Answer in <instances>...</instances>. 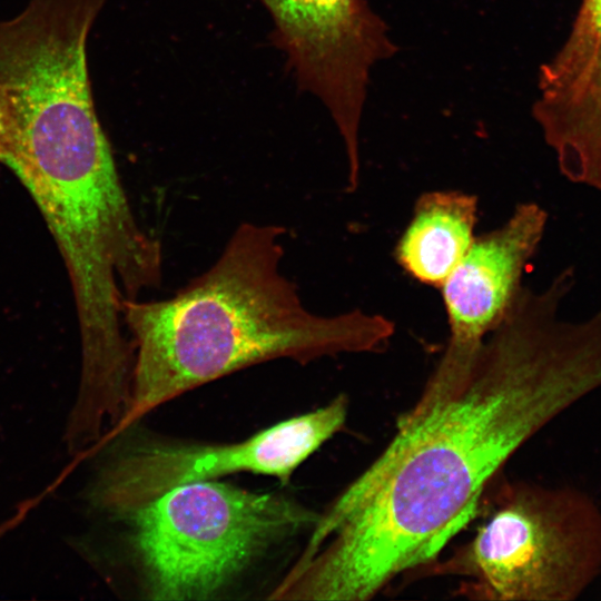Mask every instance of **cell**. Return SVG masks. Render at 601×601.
Masks as SVG:
<instances>
[{"label": "cell", "mask_w": 601, "mask_h": 601, "mask_svg": "<svg viewBox=\"0 0 601 601\" xmlns=\"http://www.w3.org/2000/svg\"><path fill=\"white\" fill-rule=\"evenodd\" d=\"M570 268L520 287L459 383L424 387L382 453L319 514L296 566L304 600L363 601L440 558L529 439L601 387V307L568 321Z\"/></svg>", "instance_id": "obj_1"}, {"label": "cell", "mask_w": 601, "mask_h": 601, "mask_svg": "<svg viewBox=\"0 0 601 601\" xmlns=\"http://www.w3.org/2000/svg\"><path fill=\"white\" fill-rule=\"evenodd\" d=\"M285 228L243 223L216 262L173 296L125 298L135 348L130 405L110 439L181 394L277 358L306 364L344 353L382 351L395 325L354 309L309 312L280 272Z\"/></svg>", "instance_id": "obj_2"}, {"label": "cell", "mask_w": 601, "mask_h": 601, "mask_svg": "<svg viewBox=\"0 0 601 601\" xmlns=\"http://www.w3.org/2000/svg\"><path fill=\"white\" fill-rule=\"evenodd\" d=\"M497 484L483 494L485 520L473 538L413 574L460 577L455 594L472 600L579 597L601 570V511L569 487Z\"/></svg>", "instance_id": "obj_3"}, {"label": "cell", "mask_w": 601, "mask_h": 601, "mask_svg": "<svg viewBox=\"0 0 601 601\" xmlns=\"http://www.w3.org/2000/svg\"><path fill=\"white\" fill-rule=\"evenodd\" d=\"M319 514L275 493L216 480L181 484L119 519L152 600L214 597L277 542Z\"/></svg>", "instance_id": "obj_4"}, {"label": "cell", "mask_w": 601, "mask_h": 601, "mask_svg": "<svg viewBox=\"0 0 601 601\" xmlns=\"http://www.w3.org/2000/svg\"><path fill=\"white\" fill-rule=\"evenodd\" d=\"M348 398L293 416L229 444H139L114 451L97 467L85 500L97 513L119 520L170 489L235 473L273 476L286 483L296 469L342 430Z\"/></svg>", "instance_id": "obj_5"}, {"label": "cell", "mask_w": 601, "mask_h": 601, "mask_svg": "<svg viewBox=\"0 0 601 601\" xmlns=\"http://www.w3.org/2000/svg\"><path fill=\"white\" fill-rule=\"evenodd\" d=\"M299 83L327 108L343 138L348 180L359 177L358 131L371 69L396 45L366 0H262Z\"/></svg>", "instance_id": "obj_6"}, {"label": "cell", "mask_w": 601, "mask_h": 601, "mask_svg": "<svg viewBox=\"0 0 601 601\" xmlns=\"http://www.w3.org/2000/svg\"><path fill=\"white\" fill-rule=\"evenodd\" d=\"M533 115L560 171L601 190V0H583L569 38L542 66Z\"/></svg>", "instance_id": "obj_7"}, {"label": "cell", "mask_w": 601, "mask_h": 601, "mask_svg": "<svg viewBox=\"0 0 601 601\" xmlns=\"http://www.w3.org/2000/svg\"><path fill=\"white\" fill-rule=\"evenodd\" d=\"M548 221L535 203L516 206L499 228L475 237L441 286L450 325L444 353L474 357L499 325L521 287V275L538 249Z\"/></svg>", "instance_id": "obj_8"}, {"label": "cell", "mask_w": 601, "mask_h": 601, "mask_svg": "<svg viewBox=\"0 0 601 601\" xmlns=\"http://www.w3.org/2000/svg\"><path fill=\"white\" fill-rule=\"evenodd\" d=\"M477 198L459 190L420 196L395 257L414 279L441 288L474 242Z\"/></svg>", "instance_id": "obj_9"}, {"label": "cell", "mask_w": 601, "mask_h": 601, "mask_svg": "<svg viewBox=\"0 0 601 601\" xmlns=\"http://www.w3.org/2000/svg\"><path fill=\"white\" fill-rule=\"evenodd\" d=\"M9 146V121L4 100L0 91V161L2 162Z\"/></svg>", "instance_id": "obj_10"}]
</instances>
